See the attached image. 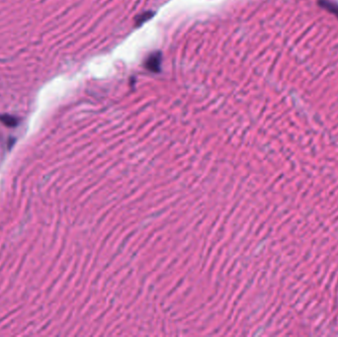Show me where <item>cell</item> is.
I'll use <instances>...</instances> for the list:
<instances>
[{
  "instance_id": "obj_1",
  "label": "cell",
  "mask_w": 338,
  "mask_h": 337,
  "mask_svg": "<svg viewBox=\"0 0 338 337\" xmlns=\"http://www.w3.org/2000/svg\"><path fill=\"white\" fill-rule=\"evenodd\" d=\"M318 4L338 18V4L330 1V0H318Z\"/></svg>"
}]
</instances>
